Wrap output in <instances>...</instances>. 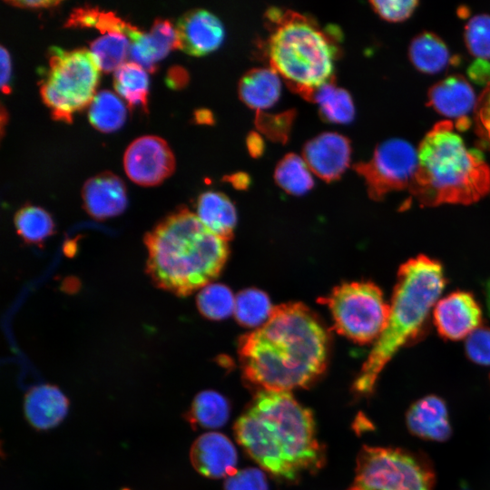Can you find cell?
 <instances>
[{
    "label": "cell",
    "mask_w": 490,
    "mask_h": 490,
    "mask_svg": "<svg viewBox=\"0 0 490 490\" xmlns=\"http://www.w3.org/2000/svg\"><path fill=\"white\" fill-rule=\"evenodd\" d=\"M328 333L315 314L298 302L273 307L268 320L239 342L245 378L260 390L305 387L325 370Z\"/></svg>",
    "instance_id": "6da1fadb"
},
{
    "label": "cell",
    "mask_w": 490,
    "mask_h": 490,
    "mask_svg": "<svg viewBox=\"0 0 490 490\" xmlns=\"http://www.w3.org/2000/svg\"><path fill=\"white\" fill-rule=\"evenodd\" d=\"M234 431L248 455L279 478L296 480L324 463L311 411L288 391L260 390Z\"/></svg>",
    "instance_id": "7a4b0ae2"
},
{
    "label": "cell",
    "mask_w": 490,
    "mask_h": 490,
    "mask_svg": "<svg viewBox=\"0 0 490 490\" xmlns=\"http://www.w3.org/2000/svg\"><path fill=\"white\" fill-rule=\"evenodd\" d=\"M144 242L146 271L152 282L178 296L210 284L229 256L227 241L184 208L162 219L146 234Z\"/></svg>",
    "instance_id": "3957f363"
},
{
    "label": "cell",
    "mask_w": 490,
    "mask_h": 490,
    "mask_svg": "<svg viewBox=\"0 0 490 490\" xmlns=\"http://www.w3.org/2000/svg\"><path fill=\"white\" fill-rule=\"evenodd\" d=\"M416 150L417 168L408 191L421 206L466 205L489 193V165L481 152L466 145L451 121L435 123Z\"/></svg>",
    "instance_id": "277c9868"
},
{
    "label": "cell",
    "mask_w": 490,
    "mask_h": 490,
    "mask_svg": "<svg viewBox=\"0 0 490 490\" xmlns=\"http://www.w3.org/2000/svg\"><path fill=\"white\" fill-rule=\"evenodd\" d=\"M445 286L442 265L427 256L418 255L400 266L387 325L353 384L356 395H370L389 360L423 333Z\"/></svg>",
    "instance_id": "5b68a950"
},
{
    "label": "cell",
    "mask_w": 490,
    "mask_h": 490,
    "mask_svg": "<svg viewBox=\"0 0 490 490\" xmlns=\"http://www.w3.org/2000/svg\"><path fill=\"white\" fill-rule=\"evenodd\" d=\"M267 42L270 68L286 84L312 102L316 91L334 79L338 47L312 19L293 11L270 9Z\"/></svg>",
    "instance_id": "8992f818"
},
{
    "label": "cell",
    "mask_w": 490,
    "mask_h": 490,
    "mask_svg": "<svg viewBox=\"0 0 490 490\" xmlns=\"http://www.w3.org/2000/svg\"><path fill=\"white\" fill-rule=\"evenodd\" d=\"M48 65L40 85L42 99L53 118L71 122L73 113L93 100L101 70L86 48L52 47Z\"/></svg>",
    "instance_id": "52a82bcc"
},
{
    "label": "cell",
    "mask_w": 490,
    "mask_h": 490,
    "mask_svg": "<svg viewBox=\"0 0 490 490\" xmlns=\"http://www.w3.org/2000/svg\"><path fill=\"white\" fill-rule=\"evenodd\" d=\"M435 473L426 457L394 447L364 446L348 490H434Z\"/></svg>",
    "instance_id": "ba28073f"
},
{
    "label": "cell",
    "mask_w": 490,
    "mask_h": 490,
    "mask_svg": "<svg viewBox=\"0 0 490 490\" xmlns=\"http://www.w3.org/2000/svg\"><path fill=\"white\" fill-rule=\"evenodd\" d=\"M336 330L360 344L377 340L390 312L381 289L369 281L344 283L325 299Z\"/></svg>",
    "instance_id": "9c48e42d"
},
{
    "label": "cell",
    "mask_w": 490,
    "mask_h": 490,
    "mask_svg": "<svg viewBox=\"0 0 490 490\" xmlns=\"http://www.w3.org/2000/svg\"><path fill=\"white\" fill-rule=\"evenodd\" d=\"M417 168V150L406 140L384 141L368 162L354 165L363 177L368 195L380 201L388 192L409 189Z\"/></svg>",
    "instance_id": "30bf717a"
},
{
    "label": "cell",
    "mask_w": 490,
    "mask_h": 490,
    "mask_svg": "<svg viewBox=\"0 0 490 490\" xmlns=\"http://www.w3.org/2000/svg\"><path fill=\"white\" fill-rule=\"evenodd\" d=\"M175 160L168 143L155 135L134 139L126 148L123 167L135 183L152 186L161 183L174 171Z\"/></svg>",
    "instance_id": "8fae6325"
},
{
    "label": "cell",
    "mask_w": 490,
    "mask_h": 490,
    "mask_svg": "<svg viewBox=\"0 0 490 490\" xmlns=\"http://www.w3.org/2000/svg\"><path fill=\"white\" fill-rule=\"evenodd\" d=\"M433 321L441 337L456 341L481 327L482 309L472 294L455 291L438 299L433 309Z\"/></svg>",
    "instance_id": "7c38bea8"
},
{
    "label": "cell",
    "mask_w": 490,
    "mask_h": 490,
    "mask_svg": "<svg viewBox=\"0 0 490 490\" xmlns=\"http://www.w3.org/2000/svg\"><path fill=\"white\" fill-rule=\"evenodd\" d=\"M351 156L349 140L337 132H323L309 140L302 158L309 170L325 181L338 180L348 167Z\"/></svg>",
    "instance_id": "4fadbf2b"
},
{
    "label": "cell",
    "mask_w": 490,
    "mask_h": 490,
    "mask_svg": "<svg viewBox=\"0 0 490 490\" xmlns=\"http://www.w3.org/2000/svg\"><path fill=\"white\" fill-rule=\"evenodd\" d=\"M178 49L201 56L222 44L225 32L220 20L210 11L197 8L183 14L177 22Z\"/></svg>",
    "instance_id": "5bb4252c"
},
{
    "label": "cell",
    "mask_w": 490,
    "mask_h": 490,
    "mask_svg": "<svg viewBox=\"0 0 490 490\" xmlns=\"http://www.w3.org/2000/svg\"><path fill=\"white\" fill-rule=\"evenodd\" d=\"M190 456L197 472L209 478L229 477L237 472L235 446L220 433L200 436L191 446Z\"/></svg>",
    "instance_id": "9a60e30c"
},
{
    "label": "cell",
    "mask_w": 490,
    "mask_h": 490,
    "mask_svg": "<svg viewBox=\"0 0 490 490\" xmlns=\"http://www.w3.org/2000/svg\"><path fill=\"white\" fill-rule=\"evenodd\" d=\"M82 197L86 211L98 220L117 216L127 205L125 185L111 172L89 178L83 186Z\"/></svg>",
    "instance_id": "2e32d148"
},
{
    "label": "cell",
    "mask_w": 490,
    "mask_h": 490,
    "mask_svg": "<svg viewBox=\"0 0 490 490\" xmlns=\"http://www.w3.org/2000/svg\"><path fill=\"white\" fill-rule=\"evenodd\" d=\"M477 98L468 81L460 74L449 75L432 85L427 104L438 113L456 119H466L475 111Z\"/></svg>",
    "instance_id": "e0dca14e"
},
{
    "label": "cell",
    "mask_w": 490,
    "mask_h": 490,
    "mask_svg": "<svg viewBox=\"0 0 490 490\" xmlns=\"http://www.w3.org/2000/svg\"><path fill=\"white\" fill-rule=\"evenodd\" d=\"M407 426L414 436L426 440L444 442L451 435L446 405L434 395L418 399L409 407Z\"/></svg>",
    "instance_id": "ac0fdd59"
},
{
    "label": "cell",
    "mask_w": 490,
    "mask_h": 490,
    "mask_svg": "<svg viewBox=\"0 0 490 490\" xmlns=\"http://www.w3.org/2000/svg\"><path fill=\"white\" fill-rule=\"evenodd\" d=\"M68 407L67 397L53 385L34 387L26 394L24 402L28 422L39 430L56 426L65 417Z\"/></svg>",
    "instance_id": "d6986e66"
},
{
    "label": "cell",
    "mask_w": 490,
    "mask_h": 490,
    "mask_svg": "<svg viewBox=\"0 0 490 490\" xmlns=\"http://www.w3.org/2000/svg\"><path fill=\"white\" fill-rule=\"evenodd\" d=\"M178 48L176 27L166 19L154 20L149 32L131 45L130 57L149 72H154L156 62L171 50Z\"/></svg>",
    "instance_id": "ffe728a7"
},
{
    "label": "cell",
    "mask_w": 490,
    "mask_h": 490,
    "mask_svg": "<svg viewBox=\"0 0 490 490\" xmlns=\"http://www.w3.org/2000/svg\"><path fill=\"white\" fill-rule=\"evenodd\" d=\"M196 215L211 232L228 241L233 236L236 226V210L230 200L223 193L205 191L196 203Z\"/></svg>",
    "instance_id": "44dd1931"
},
{
    "label": "cell",
    "mask_w": 490,
    "mask_h": 490,
    "mask_svg": "<svg viewBox=\"0 0 490 490\" xmlns=\"http://www.w3.org/2000/svg\"><path fill=\"white\" fill-rule=\"evenodd\" d=\"M281 91L279 75L272 68H255L247 72L239 83L240 100L258 111L272 106Z\"/></svg>",
    "instance_id": "7402d4cb"
},
{
    "label": "cell",
    "mask_w": 490,
    "mask_h": 490,
    "mask_svg": "<svg viewBox=\"0 0 490 490\" xmlns=\"http://www.w3.org/2000/svg\"><path fill=\"white\" fill-rule=\"evenodd\" d=\"M408 57L416 70L428 74L443 71L451 59L445 42L431 32H422L412 39Z\"/></svg>",
    "instance_id": "603a6c76"
},
{
    "label": "cell",
    "mask_w": 490,
    "mask_h": 490,
    "mask_svg": "<svg viewBox=\"0 0 490 490\" xmlns=\"http://www.w3.org/2000/svg\"><path fill=\"white\" fill-rule=\"evenodd\" d=\"M65 26L92 27L100 30L103 34L122 33L130 38L132 44L140 40L144 34L138 27L122 20L114 13L89 5L74 8L70 14Z\"/></svg>",
    "instance_id": "cb8c5ba5"
},
{
    "label": "cell",
    "mask_w": 490,
    "mask_h": 490,
    "mask_svg": "<svg viewBox=\"0 0 490 490\" xmlns=\"http://www.w3.org/2000/svg\"><path fill=\"white\" fill-rule=\"evenodd\" d=\"M229 416L227 399L218 392L206 390L194 397L187 413V420L194 427L218 428L227 422Z\"/></svg>",
    "instance_id": "d4e9b609"
},
{
    "label": "cell",
    "mask_w": 490,
    "mask_h": 490,
    "mask_svg": "<svg viewBox=\"0 0 490 490\" xmlns=\"http://www.w3.org/2000/svg\"><path fill=\"white\" fill-rule=\"evenodd\" d=\"M312 102L319 109L326 121L334 123H348L355 116V106L349 93L334 83V79L320 86L313 95Z\"/></svg>",
    "instance_id": "484cf974"
},
{
    "label": "cell",
    "mask_w": 490,
    "mask_h": 490,
    "mask_svg": "<svg viewBox=\"0 0 490 490\" xmlns=\"http://www.w3.org/2000/svg\"><path fill=\"white\" fill-rule=\"evenodd\" d=\"M113 85L130 107L147 109L149 79L142 65L132 61L120 65L113 73Z\"/></svg>",
    "instance_id": "4316f807"
},
{
    "label": "cell",
    "mask_w": 490,
    "mask_h": 490,
    "mask_svg": "<svg viewBox=\"0 0 490 490\" xmlns=\"http://www.w3.org/2000/svg\"><path fill=\"white\" fill-rule=\"evenodd\" d=\"M131 45L132 42L126 34L110 32L93 40L89 50L100 70L108 73L128 62Z\"/></svg>",
    "instance_id": "83f0119b"
},
{
    "label": "cell",
    "mask_w": 490,
    "mask_h": 490,
    "mask_svg": "<svg viewBox=\"0 0 490 490\" xmlns=\"http://www.w3.org/2000/svg\"><path fill=\"white\" fill-rule=\"evenodd\" d=\"M88 106L89 121L101 132L115 131L125 120L126 109L122 101L109 90L96 93Z\"/></svg>",
    "instance_id": "f1b7e54d"
},
{
    "label": "cell",
    "mask_w": 490,
    "mask_h": 490,
    "mask_svg": "<svg viewBox=\"0 0 490 490\" xmlns=\"http://www.w3.org/2000/svg\"><path fill=\"white\" fill-rule=\"evenodd\" d=\"M310 172L302 157L289 153L277 164L274 178L277 184L288 193L302 195L314 185Z\"/></svg>",
    "instance_id": "f546056e"
},
{
    "label": "cell",
    "mask_w": 490,
    "mask_h": 490,
    "mask_svg": "<svg viewBox=\"0 0 490 490\" xmlns=\"http://www.w3.org/2000/svg\"><path fill=\"white\" fill-rule=\"evenodd\" d=\"M15 226L19 236L31 244L43 242L54 230L51 215L43 208L30 204L15 213Z\"/></svg>",
    "instance_id": "4dcf8cb0"
},
{
    "label": "cell",
    "mask_w": 490,
    "mask_h": 490,
    "mask_svg": "<svg viewBox=\"0 0 490 490\" xmlns=\"http://www.w3.org/2000/svg\"><path fill=\"white\" fill-rule=\"evenodd\" d=\"M272 309L269 297L261 290L248 289L235 297L233 313L243 326L260 327L268 320Z\"/></svg>",
    "instance_id": "1f68e13d"
},
{
    "label": "cell",
    "mask_w": 490,
    "mask_h": 490,
    "mask_svg": "<svg viewBox=\"0 0 490 490\" xmlns=\"http://www.w3.org/2000/svg\"><path fill=\"white\" fill-rule=\"evenodd\" d=\"M197 306L201 313L207 318L223 319L234 312L235 297L225 285L208 284L199 292Z\"/></svg>",
    "instance_id": "d6a6232c"
},
{
    "label": "cell",
    "mask_w": 490,
    "mask_h": 490,
    "mask_svg": "<svg viewBox=\"0 0 490 490\" xmlns=\"http://www.w3.org/2000/svg\"><path fill=\"white\" fill-rule=\"evenodd\" d=\"M466 46L477 59H490V15L471 17L465 26Z\"/></svg>",
    "instance_id": "836d02e7"
},
{
    "label": "cell",
    "mask_w": 490,
    "mask_h": 490,
    "mask_svg": "<svg viewBox=\"0 0 490 490\" xmlns=\"http://www.w3.org/2000/svg\"><path fill=\"white\" fill-rule=\"evenodd\" d=\"M374 11L384 20L392 23L409 18L418 5L416 0H374L369 3Z\"/></svg>",
    "instance_id": "e575fe53"
},
{
    "label": "cell",
    "mask_w": 490,
    "mask_h": 490,
    "mask_svg": "<svg viewBox=\"0 0 490 490\" xmlns=\"http://www.w3.org/2000/svg\"><path fill=\"white\" fill-rule=\"evenodd\" d=\"M474 115L475 133L481 144L490 152V82L477 97Z\"/></svg>",
    "instance_id": "d590c367"
},
{
    "label": "cell",
    "mask_w": 490,
    "mask_h": 490,
    "mask_svg": "<svg viewBox=\"0 0 490 490\" xmlns=\"http://www.w3.org/2000/svg\"><path fill=\"white\" fill-rule=\"evenodd\" d=\"M466 353L474 363L490 366V328L479 327L466 338Z\"/></svg>",
    "instance_id": "8d00e7d4"
},
{
    "label": "cell",
    "mask_w": 490,
    "mask_h": 490,
    "mask_svg": "<svg viewBox=\"0 0 490 490\" xmlns=\"http://www.w3.org/2000/svg\"><path fill=\"white\" fill-rule=\"evenodd\" d=\"M225 490H268L265 475L257 468H245L227 477Z\"/></svg>",
    "instance_id": "74e56055"
},
{
    "label": "cell",
    "mask_w": 490,
    "mask_h": 490,
    "mask_svg": "<svg viewBox=\"0 0 490 490\" xmlns=\"http://www.w3.org/2000/svg\"><path fill=\"white\" fill-rule=\"evenodd\" d=\"M291 118V113H289L288 115H276V117H267L264 115L257 118V123H260L257 125L268 135H272L273 137H276V139H282V137H286L285 132L288 131Z\"/></svg>",
    "instance_id": "f35d334b"
},
{
    "label": "cell",
    "mask_w": 490,
    "mask_h": 490,
    "mask_svg": "<svg viewBox=\"0 0 490 490\" xmlns=\"http://www.w3.org/2000/svg\"><path fill=\"white\" fill-rule=\"evenodd\" d=\"M468 75L471 80L486 85L490 82V64L487 60H475L468 68Z\"/></svg>",
    "instance_id": "ab89813d"
},
{
    "label": "cell",
    "mask_w": 490,
    "mask_h": 490,
    "mask_svg": "<svg viewBox=\"0 0 490 490\" xmlns=\"http://www.w3.org/2000/svg\"><path fill=\"white\" fill-rule=\"evenodd\" d=\"M0 64H1V89L5 93H10L11 79V61L7 50L1 45L0 47Z\"/></svg>",
    "instance_id": "60d3db41"
},
{
    "label": "cell",
    "mask_w": 490,
    "mask_h": 490,
    "mask_svg": "<svg viewBox=\"0 0 490 490\" xmlns=\"http://www.w3.org/2000/svg\"><path fill=\"white\" fill-rule=\"evenodd\" d=\"M188 73L181 66H172L169 69L166 83L170 87L180 88L188 82Z\"/></svg>",
    "instance_id": "b9f144b4"
},
{
    "label": "cell",
    "mask_w": 490,
    "mask_h": 490,
    "mask_svg": "<svg viewBox=\"0 0 490 490\" xmlns=\"http://www.w3.org/2000/svg\"><path fill=\"white\" fill-rule=\"evenodd\" d=\"M5 3L20 8L40 9L54 7L58 5L61 2L54 0H12L5 1Z\"/></svg>",
    "instance_id": "7bdbcfd3"
},
{
    "label": "cell",
    "mask_w": 490,
    "mask_h": 490,
    "mask_svg": "<svg viewBox=\"0 0 490 490\" xmlns=\"http://www.w3.org/2000/svg\"><path fill=\"white\" fill-rule=\"evenodd\" d=\"M264 142L261 136L252 132L247 137V148L252 157H260L264 151Z\"/></svg>",
    "instance_id": "ee69618b"
},
{
    "label": "cell",
    "mask_w": 490,
    "mask_h": 490,
    "mask_svg": "<svg viewBox=\"0 0 490 490\" xmlns=\"http://www.w3.org/2000/svg\"><path fill=\"white\" fill-rule=\"evenodd\" d=\"M225 180L230 181L237 189H246L250 182L249 175L243 172H237L226 176Z\"/></svg>",
    "instance_id": "f6af8a7d"
},
{
    "label": "cell",
    "mask_w": 490,
    "mask_h": 490,
    "mask_svg": "<svg viewBox=\"0 0 490 490\" xmlns=\"http://www.w3.org/2000/svg\"><path fill=\"white\" fill-rule=\"evenodd\" d=\"M195 119L199 123H207L210 124L213 122V117L211 113L208 110H198L195 113Z\"/></svg>",
    "instance_id": "bcb514c9"
},
{
    "label": "cell",
    "mask_w": 490,
    "mask_h": 490,
    "mask_svg": "<svg viewBox=\"0 0 490 490\" xmlns=\"http://www.w3.org/2000/svg\"><path fill=\"white\" fill-rule=\"evenodd\" d=\"M485 300H486L487 308L490 313V279L485 284Z\"/></svg>",
    "instance_id": "7dc6e473"
},
{
    "label": "cell",
    "mask_w": 490,
    "mask_h": 490,
    "mask_svg": "<svg viewBox=\"0 0 490 490\" xmlns=\"http://www.w3.org/2000/svg\"><path fill=\"white\" fill-rule=\"evenodd\" d=\"M6 113L5 111L4 106L1 107V133L3 134L4 132V124H5V118Z\"/></svg>",
    "instance_id": "c3c4849f"
}]
</instances>
